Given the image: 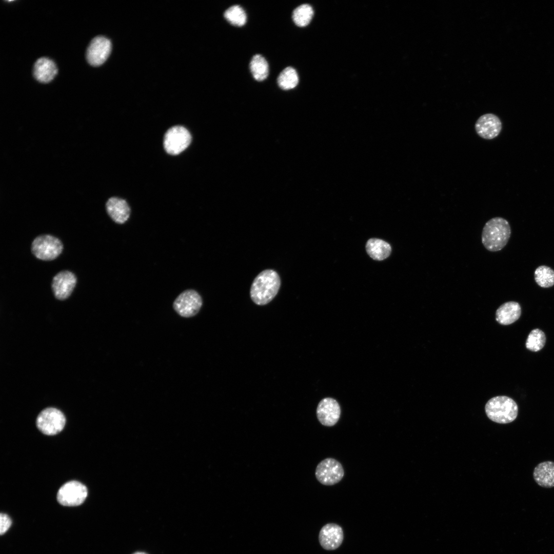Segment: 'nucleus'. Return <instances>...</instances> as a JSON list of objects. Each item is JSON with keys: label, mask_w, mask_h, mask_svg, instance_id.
Instances as JSON below:
<instances>
[{"label": "nucleus", "mask_w": 554, "mask_h": 554, "mask_svg": "<svg viewBox=\"0 0 554 554\" xmlns=\"http://www.w3.org/2000/svg\"><path fill=\"white\" fill-rule=\"evenodd\" d=\"M281 281L274 270L267 269L260 272L254 279L250 294L256 304L264 305L269 303L277 294Z\"/></svg>", "instance_id": "1"}, {"label": "nucleus", "mask_w": 554, "mask_h": 554, "mask_svg": "<svg viewBox=\"0 0 554 554\" xmlns=\"http://www.w3.org/2000/svg\"><path fill=\"white\" fill-rule=\"evenodd\" d=\"M511 235L508 222L501 217H494L485 224L482 232V242L488 251H498L507 244Z\"/></svg>", "instance_id": "2"}, {"label": "nucleus", "mask_w": 554, "mask_h": 554, "mask_svg": "<svg viewBox=\"0 0 554 554\" xmlns=\"http://www.w3.org/2000/svg\"><path fill=\"white\" fill-rule=\"evenodd\" d=\"M485 410L487 417L492 421L499 424H507L517 418L518 406L512 399L500 395L488 400L485 405Z\"/></svg>", "instance_id": "3"}, {"label": "nucleus", "mask_w": 554, "mask_h": 554, "mask_svg": "<svg viewBox=\"0 0 554 554\" xmlns=\"http://www.w3.org/2000/svg\"><path fill=\"white\" fill-rule=\"evenodd\" d=\"M63 248L61 241L52 235L45 234L37 236L33 241L31 250L38 259L51 261L56 259Z\"/></svg>", "instance_id": "4"}, {"label": "nucleus", "mask_w": 554, "mask_h": 554, "mask_svg": "<svg viewBox=\"0 0 554 554\" xmlns=\"http://www.w3.org/2000/svg\"><path fill=\"white\" fill-rule=\"evenodd\" d=\"M66 423V418L60 410L49 407L38 415L36 424L37 428L46 435H55L60 432Z\"/></svg>", "instance_id": "5"}, {"label": "nucleus", "mask_w": 554, "mask_h": 554, "mask_svg": "<svg viewBox=\"0 0 554 554\" xmlns=\"http://www.w3.org/2000/svg\"><path fill=\"white\" fill-rule=\"evenodd\" d=\"M203 301L200 294L194 289H187L181 292L173 303V308L182 317L191 318L200 310Z\"/></svg>", "instance_id": "6"}, {"label": "nucleus", "mask_w": 554, "mask_h": 554, "mask_svg": "<svg viewBox=\"0 0 554 554\" xmlns=\"http://www.w3.org/2000/svg\"><path fill=\"white\" fill-rule=\"evenodd\" d=\"M191 141V136L189 131L183 126H175L165 133L164 147L168 154L177 155L188 147Z\"/></svg>", "instance_id": "7"}, {"label": "nucleus", "mask_w": 554, "mask_h": 554, "mask_svg": "<svg viewBox=\"0 0 554 554\" xmlns=\"http://www.w3.org/2000/svg\"><path fill=\"white\" fill-rule=\"evenodd\" d=\"M88 494L86 486L77 481L65 483L57 493L58 503L66 506H75L82 504Z\"/></svg>", "instance_id": "8"}, {"label": "nucleus", "mask_w": 554, "mask_h": 554, "mask_svg": "<svg viewBox=\"0 0 554 554\" xmlns=\"http://www.w3.org/2000/svg\"><path fill=\"white\" fill-rule=\"evenodd\" d=\"M315 474L318 481L322 484L331 486L341 481L344 476V470L338 461L328 458L318 464Z\"/></svg>", "instance_id": "9"}, {"label": "nucleus", "mask_w": 554, "mask_h": 554, "mask_svg": "<svg viewBox=\"0 0 554 554\" xmlns=\"http://www.w3.org/2000/svg\"><path fill=\"white\" fill-rule=\"evenodd\" d=\"M111 51L110 41L104 36H96L91 41L88 47L87 60L92 66H100L106 61Z\"/></svg>", "instance_id": "10"}, {"label": "nucleus", "mask_w": 554, "mask_h": 554, "mask_svg": "<svg viewBox=\"0 0 554 554\" xmlns=\"http://www.w3.org/2000/svg\"><path fill=\"white\" fill-rule=\"evenodd\" d=\"M316 416L323 425L328 427L335 425L341 416V408L339 403L331 398L322 399L318 405Z\"/></svg>", "instance_id": "11"}, {"label": "nucleus", "mask_w": 554, "mask_h": 554, "mask_svg": "<svg viewBox=\"0 0 554 554\" xmlns=\"http://www.w3.org/2000/svg\"><path fill=\"white\" fill-rule=\"evenodd\" d=\"M475 130L481 137L492 140L496 137L502 129V123L497 115L486 113L481 116L476 121Z\"/></svg>", "instance_id": "12"}, {"label": "nucleus", "mask_w": 554, "mask_h": 554, "mask_svg": "<svg viewBox=\"0 0 554 554\" xmlns=\"http://www.w3.org/2000/svg\"><path fill=\"white\" fill-rule=\"evenodd\" d=\"M76 283V278L71 271L64 270L58 272L53 278L52 288L55 298L60 300L68 298L73 291Z\"/></svg>", "instance_id": "13"}, {"label": "nucleus", "mask_w": 554, "mask_h": 554, "mask_svg": "<svg viewBox=\"0 0 554 554\" xmlns=\"http://www.w3.org/2000/svg\"><path fill=\"white\" fill-rule=\"evenodd\" d=\"M344 539L342 528L338 524L329 523L321 529L319 540L321 546L326 550H332L338 548Z\"/></svg>", "instance_id": "14"}, {"label": "nucleus", "mask_w": 554, "mask_h": 554, "mask_svg": "<svg viewBox=\"0 0 554 554\" xmlns=\"http://www.w3.org/2000/svg\"><path fill=\"white\" fill-rule=\"evenodd\" d=\"M106 211L111 219L118 224H124L129 219L131 210L127 202L117 197L109 198L106 204Z\"/></svg>", "instance_id": "15"}, {"label": "nucleus", "mask_w": 554, "mask_h": 554, "mask_svg": "<svg viewBox=\"0 0 554 554\" xmlns=\"http://www.w3.org/2000/svg\"><path fill=\"white\" fill-rule=\"evenodd\" d=\"M521 314L520 304L509 301L502 304L496 310V320L500 324L508 325L517 321Z\"/></svg>", "instance_id": "16"}, {"label": "nucleus", "mask_w": 554, "mask_h": 554, "mask_svg": "<svg viewBox=\"0 0 554 554\" xmlns=\"http://www.w3.org/2000/svg\"><path fill=\"white\" fill-rule=\"evenodd\" d=\"M533 477L538 485L542 487H554V462L547 461L538 464L533 470Z\"/></svg>", "instance_id": "17"}, {"label": "nucleus", "mask_w": 554, "mask_h": 554, "mask_svg": "<svg viewBox=\"0 0 554 554\" xmlns=\"http://www.w3.org/2000/svg\"><path fill=\"white\" fill-rule=\"evenodd\" d=\"M57 72L55 63L47 57L38 58L34 64L33 74L39 82L48 83L52 81Z\"/></svg>", "instance_id": "18"}, {"label": "nucleus", "mask_w": 554, "mask_h": 554, "mask_svg": "<svg viewBox=\"0 0 554 554\" xmlns=\"http://www.w3.org/2000/svg\"><path fill=\"white\" fill-rule=\"evenodd\" d=\"M368 255L373 260H383L388 258L391 252L390 245L385 241L378 239L368 240L366 245Z\"/></svg>", "instance_id": "19"}, {"label": "nucleus", "mask_w": 554, "mask_h": 554, "mask_svg": "<svg viewBox=\"0 0 554 554\" xmlns=\"http://www.w3.org/2000/svg\"><path fill=\"white\" fill-rule=\"evenodd\" d=\"M250 69L253 78L257 81L265 80L269 73L268 64L260 54L254 55L250 63Z\"/></svg>", "instance_id": "20"}, {"label": "nucleus", "mask_w": 554, "mask_h": 554, "mask_svg": "<svg viewBox=\"0 0 554 554\" xmlns=\"http://www.w3.org/2000/svg\"><path fill=\"white\" fill-rule=\"evenodd\" d=\"M277 82L282 89L290 90L295 88L298 84L299 76L293 68L287 67L280 73Z\"/></svg>", "instance_id": "21"}, {"label": "nucleus", "mask_w": 554, "mask_h": 554, "mask_svg": "<svg viewBox=\"0 0 554 554\" xmlns=\"http://www.w3.org/2000/svg\"><path fill=\"white\" fill-rule=\"evenodd\" d=\"M313 15L312 7L308 4H302L293 10L292 18L296 25L303 27L310 23Z\"/></svg>", "instance_id": "22"}, {"label": "nucleus", "mask_w": 554, "mask_h": 554, "mask_svg": "<svg viewBox=\"0 0 554 554\" xmlns=\"http://www.w3.org/2000/svg\"><path fill=\"white\" fill-rule=\"evenodd\" d=\"M536 283L542 288H549L554 285V270L546 265L538 267L535 271Z\"/></svg>", "instance_id": "23"}, {"label": "nucleus", "mask_w": 554, "mask_h": 554, "mask_svg": "<svg viewBox=\"0 0 554 554\" xmlns=\"http://www.w3.org/2000/svg\"><path fill=\"white\" fill-rule=\"evenodd\" d=\"M224 16L230 24L238 27L244 25L247 21L246 12L239 5H233L228 8L224 12Z\"/></svg>", "instance_id": "24"}, {"label": "nucleus", "mask_w": 554, "mask_h": 554, "mask_svg": "<svg viewBox=\"0 0 554 554\" xmlns=\"http://www.w3.org/2000/svg\"><path fill=\"white\" fill-rule=\"evenodd\" d=\"M546 343V336L541 330L536 328L532 330L528 335L526 342L527 349L537 352L541 350Z\"/></svg>", "instance_id": "25"}, {"label": "nucleus", "mask_w": 554, "mask_h": 554, "mask_svg": "<svg viewBox=\"0 0 554 554\" xmlns=\"http://www.w3.org/2000/svg\"><path fill=\"white\" fill-rule=\"evenodd\" d=\"M12 521L10 517L6 513H1L0 515V533L4 534L10 528Z\"/></svg>", "instance_id": "26"}, {"label": "nucleus", "mask_w": 554, "mask_h": 554, "mask_svg": "<svg viewBox=\"0 0 554 554\" xmlns=\"http://www.w3.org/2000/svg\"><path fill=\"white\" fill-rule=\"evenodd\" d=\"M133 554H147V553H146L145 552H135V553H134Z\"/></svg>", "instance_id": "27"}]
</instances>
